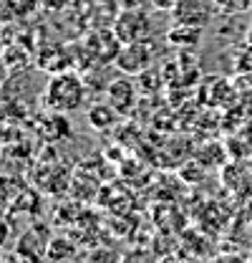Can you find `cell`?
Segmentation results:
<instances>
[{
  "label": "cell",
  "mask_w": 252,
  "mask_h": 263,
  "mask_svg": "<svg viewBox=\"0 0 252 263\" xmlns=\"http://www.w3.org/2000/svg\"><path fill=\"white\" fill-rule=\"evenodd\" d=\"M86 101V84L76 71H61L51 73L43 89V104L48 111L71 114L78 111Z\"/></svg>",
  "instance_id": "6da1fadb"
},
{
  "label": "cell",
  "mask_w": 252,
  "mask_h": 263,
  "mask_svg": "<svg viewBox=\"0 0 252 263\" xmlns=\"http://www.w3.org/2000/svg\"><path fill=\"white\" fill-rule=\"evenodd\" d=\"M154 61H157V46L149 35V38H141V41H134V43H124L114 64L126 76H139L146 68H152Z\"/></svg>",
  "instance_id": "7a4b0ae2"
},
{
  "label": "cell",
  "mask_w": 252,
  "mask_h": 263,
  "mask_svg": "<svg viewBox=\"0 0 252 263\" xmlns=\"http://www.w3.org/2000/svg\"><path fill=\"white\" fill-rule=\"evenodd\" d=\"M111 31L116 33V38L121 43H134V41H141V38L152 35V21L144 13V8H124L116 15Z\"/></svg>",
  "instance_id": "3957f363"
},
{
  "label": "cell",
  "mask_w": 252,
  "mask_h": 263,
  "mask_svg": "<svg viewBox=\"0 0 252 263\" xmlns=\"http://www.w3.org/2000/svg\"><path fill=\"white\" fill-rule=\"evenodd\" d=\"M89 53V59L94 64H114L119 51H121V41L116 38V33L109 31V28H98V31L89 33V38L81 43Z\"/></svg>",
  "instance_id": "277c9868"
},
{
  "label": "cell",
  "mask_w": 252,
  "mask_h": 263,
  "mask_svg": "<svg viewBox=\"0 0 252 263\" xmlns=\"http://www.w3.org/2000/svg\"><path fill=\"white\" fill-rule=\"evenodd\" d=\"M136 99H139V84H134V76H119L114 79L109 86H106V101L121 114L126 117L129 111H134L136 106Z\"/></svg>",
  "instance_id": "5b68a950"
},
{
  "label": "cell",
  "mask_w": 252,
  "mask_h": 263,
  "mask_svg": "<svg viewBox=\"0 0 252 263\" xmlns=\"http://www.w3.org/2000/svg\"><path fill=\"white\" fill-rule=\"evenodd\" d=\"M172 18L179 26L204 28L212 18V5L207 0H177V5L172 8Z\"/></svg>",
  "instance_id": "8992f818"
},
{
  "label": "cell",
  "mask_w": 252,
  "mask_h": 263,
  "mask_svg": "<svg viewBox=\"0 0 252 263\" xmlns=\"http://www.w3.org/2000/svg\"><path fill=\"white\" fill-rule=\"evenodd\" d=\"M119 111L109 104V101H96L89 106V111H86V119H89V127L96 132H109L116 122H119Z\"/></svg>",
  "instance_id": "52a82bcc"
},
{
  "label": "cell",
  "mask_w": 252,
  "mask_h": 263,
  "mask_svg": "<svg viewBox=\"0 0 252 263\" xmlns=\"http://www.w3.org/2000/svg\"><path fill=\"white\" fill-rule=\"evenodd\" d=\"M202 41V28H194V26H179L174 23L169 31H166V43L182 48V51H189V48H197Z\"/></svg>",
  "instance_id": "ba28073f"
},
{
  "label": "cell",
  "mask_w": 252,
  "mask_h": 263,
  "mask_svg": "<svg viewBox=\"0 0 252 263\" xmlns=\"http://www.w3.org/2000/svg\"><path fill=\"white\" fill-rule=\"evenodd\" d=\"M215 10H220L224 15H237V13H245L252 5V0H212Z\"/></svg>",
  "instance_id": "9c48e42d"
},
{
  "label": "cell",
  "mask_w": 252,
  "mask_h": 263,
  "mask_svg": "<svg viewBox=\"0 0 252 263\" xmlns=\"http://www.w3.org/2000/svg\"><path fill=\"white\" fill-rule=\"evenodd\" d=\"M157 10H166V13H172V8L177 5V0H149Z\"/></svg>",
  "instance_id": "30bf717a"
},
{
  "label": "cell",
  "mask_w": 252,
  "mask_h": 263,
  "mask_svg": "<svg viewBox=\"0 0 252 263\" xmlns=\"http://www.w3.org/2000/svg\"><path fill=\"white\" fill-rule=\"evenodd\" d=\"M215 263H245L240 256H224V258H217Z\"/></svg>",
  "instance_id": "8fae6325"
}]
</instances>
